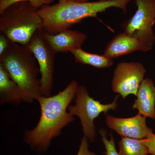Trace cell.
Listing matches in <instances>:
<instances>
[{"label": "cell", "instance_id": "8fae6325", "mask_svg": "<svg viewBox=\"0 0 155 155\" xmlns=\"http://www.w3.org/2000/svg\"><path fill=\"white\" fill-rule=\"evenodd\" d=\"M43 32L45 38L56 53L71 52L81 48L87 38L85 33L69 29L56 34H50L44 31Z\"/></svg>", "mask_w": 155, "mask_h": 155}, {"label": "cell", "instance_id": "277c9868", "mask_svg": "<svg viewBox=\"0 0 155 155\" xmlns=\"http://www.w3.org/2000/svg\"><path fill=\"white\" fill-rule=\"evenodd\" d=\"M39 9L28 2L9 6L0 14V32L10 41L28 45L34 33L42 28Z\"/></svg>", "mask_w": 155, "mask_h": 155}, {"label": "cell", "instance_id": "7402d4cb", "mask_svg": "<svg viewBox=\"0 0 155 155\" xmlns=\"http://www.w3.org/2000/svg\"><path fill=\"white\" fill-rule=\"evenodd\" d=\"M149 155H151L149 154Z\"/></svg>", "mask_w": 155, "mask_h": 155}, {"label": "cell", "instance_id": "ac0fdd59", "mask_svg": "<svg viewBox=\"0 0 155 155\" xmlns=\"http://www.w3.org/2000/svg\"><path fill=\"white\" fill-rule=\"evenodd\" d=\"M89 142L88 139L84 136L81 140L80 146L76 155H96L90 150Z\"/></svg>", "mask_w": 155, "mask_h": 155}, {"label": "cell", "instance_id": "4fadbf2b", "mask_svg": "<svg viewBox=\"0 0 155 155\" xmlns=\"http://www.w3.org/2000/svg\"><path fill=\"white\" fill-rule=\"evenodd\" d=\"M22 101L20 89L3 64L0 63V104L18 105Z\"/></svg>", "mask_w": 155, "mask_h": 155}, {"label": "cell", "instance_id": "30bf717a", "mask_svg": "<svg viewBox=\"0 0 155 155\" xmlns=\"http://www.w3.org/2000/svg\"><path fill=\"white\" fill-rule=\"evenodd\" d=\"M153 46L139 37L124 31L119 34L108 43L104 54L113 59L136 51H149Z\"/></svg>", "mask_w": 155, "mask_h": 155}, {"label": "cell", "instance_id": "ba28073f", "mask_svg": "<svg viewBox=\"0 0 155 155\" xmlns=\"http://www.w3.org/2000/svg\"><path fill=\"white\" fill-rule=\"evenodd\" d=\"M146 70L141 63H119L114 70L112 90L124 99L130 94L136 96L140 85L144 79Z\"/></svg>", "mask_w": 155, "mask_h": 155}, {"label": "cell", "instance_id": "9c48e42d", "mask_svg": "<svg viewBox=\"0 0 155 155\" xmlns=\"http://www.w3.org/2000/svg\"><path fill=\"white\" fill-rule=\"evenodd\" d=\"M147 117L138 113L130 118H120L107 115L106 124L122 137L142 139L153 133L151 128L147 126Z\"/></svg>", "mask_w": 155, "mask_h": 155}, {"label": "cell", "instance_id": "7a4b0ae2", "mask_svg": "<svg viewBox=\"0 0 155 155\" xmlns=\"http://www.w3.org/2000/svg\"><path fill=\"white\" fill-rule=\"evenodd\" d=\"M132 0H105L78 2L75 0H59L54 5H44L38 11L42 22V29L50 34H56L69 29L89 17L96 18L98 14L110 8L127 12L128 3Z\"/></svg>", "mask_w": 155, "mask_h": 155}, {"label": "cell", "instance_id": "3957f363", "mask_svg": "<svg viewBox=\"0 0 155 155\" xmlns=\"http://www.w3.org/2000/svg\"><path fill=\"white\" fill-rule=\"evenodd\" d=\"M28 45L10 41L8 47L0 56L3 64L12 79L18 84L22 101L31 103L42 96L38 66Z\"/></svg>", "mask_w": 155, "mask_h": 155}, {"label": "cell", "instance_id": "6da1fadb", "mask_svg": "<svg viewBox=\"0 0 155 155\" xmlns=\"http://www.w3.org/2000/svg\"><path fill=\"white\" fill-rule=\"evenodd\" d=\"M78 86L72 80L58 94L41 96L37 100L40 107L39 120L33 129L26 130L23 136L24 141L34 151L38 154L46 152L53 139L74 121V116L69 114L68 108L75 99Z\"/></svg>", "mask_w": 155, "mask_h": 155}, {"label": "cell", "instance_id": "8992f818", "mask_svg": "<svg viewBox=\"0 0 155 155\" xmlns=\"http://www.w3.org/2000/svg\"><path fill=\"white\" fill-rule=\"evenodd\" d=\"M28 45L38 64L42 96H51L56 53L45 38L42 28L34 33Z\"/></svg>", "mask_w": 155, "mask_h": 155}, {"label": "cell", "instance_id": "2e32d148", "mask_svg": "<svg viewBox=\"0 0 155 155\" xmlns=\"http://www.w3.org/2000/svg\"><path fill=\"white\" fill-rule=\"evenodd\" d=\"M54 0H0V14L9 6L20 2H28L35 8L39 9L46 5H51Z\"/></svg>", "mask_w": 155, "mask_h": 155}, {"label": "cell", "instance_id": "52a82bcc", "mask_svg": "<svg viewBox=\"0 0 155 155\" xmlns=\"http://www.w3.org/2000/svg\"><path fill=\"white\" fill-rule=\"evenodd\" d=\"M137 9L133 17L122 24L124 31L155 44V0H134Z\"/></svg>", "mask_w": 155, "mask_h": 155}, {"label": "cell", "instance_id": "e0dca14e", "mask_svg": "<svg viewBox=\"0 0 155 155\" xmlns=\"http://www.w3.org/2000/svg\"><path fill=\"white\" fill-rule=\"evenodd\" d=\"M99 132L101 136L102 141L105 148L106 155H120L119 153L116 150L115 140L113 136L111 134L110 139L108 140L107 137V131L101 128Z\"/></svg>", "mask_w": 155, "mask_h": 155}, {"label": "cell", "instance_id": "5bb4252c", "mask_svg": "<svg viewBox=\"0 0 155 155\" xmlns=\"http://www.w3.org/2000/svg\"><path fill=\"white\" fill-rule=\"evenodd\" d=\"M76 63L87 64L97 68L104 69L111 67L114 64L113 59L104 54H97L87 52L82 48L78 49L71 52Z\"/></svg>", "mask_w": 155, "mask_h": 155}, {"label": "cell", "instance_id": "7c38bea8", "mask_svg": "<svg viewBox=\"0 0 155 155\" xmlns=\"http://www.w3.org/2000/svg\"><path fill=\"white\" fill-rule=\"evenodd\" d=\"M136 96L132 109L145 117L155 119V86L151 79H143Z\"/></svg>", "mask_w": 155, "mask_h": 155}, {"label": "cell", "instance_id": "d6986e66", "mask_svg": "<svg viewBox=\"0 0 155 155\" xmlns=\"http://www.w3.org/2000/svg\"><path fill=\"white\" fill-rule=\"evenodd\" d=\"M143 140L148 148L149 154L155 155V134H152Z\"/></svg>", "mask_w": 155, "mask_h": 155}, {"label": "cell", "instance_id": "9a60e30c", "mask_svg": "<svg viewBox=\"0 0 155 155\" xmlns=\"http://www.w3.org/2000/svg\"><path fill=\"white\" fill-rule=\"evenodd\" d=\"M120 155H149L148 148L142 139L122 137L119 142Z\"/></svg>", "mask_w": 155, "mask_h": 155}, {"label": "cell", "instance_id": "ffe728a7", "mask_svg": "<svg viewBox=\"0 0 155 155\" xmlns=\"http://www.w3.org/2000/svg\"><path fill=\"white\" fill-rule=\"evenodd\" d=\"M10 42V41L5 36L0 35V56L2 55L8 47Z\"/></svg>", "mask_w": 155, "mask_h": 155}, {"label": "cell", "instance_id": "44dd1931", "mask_svg": "<svg viewBox=\"0 0 155 155\" xmlns=\"http://www.w3.org/2000/svg\"><path fill=\"white\" fill-rule=\"evenodd\" d=\"M75 1L78 2H87L89 0H75ZM98 1H105V0H98Z\"/></svg>", "mask_w": 155, "mask_h": 155}, {"label": "cell", "instance_id": "5b68a950", "mask_svg": "<svg viewBox=\"0 0 155 155\" xmlns=\"http://www.w3.org/2000/svg\"><path fill=\"white\" fill-rule=\"evenodd\" d=\"M119 96H116L113 102L103 104L91 97L85 87L78 86L75 94V105H70L68 110L72 116H78L80 119L84 136L89 141L93 142L95 140V119L101 113L107 114L110 110H116Z\"/></svg>", "mask_w": 155, "mask_h": 155}]
</instances>
